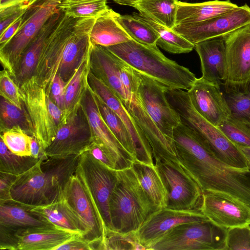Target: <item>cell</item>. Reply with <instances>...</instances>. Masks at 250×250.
<instances>
[{"label":"cell","instance_id":"1","mask_svg":"<svg viewBox=\"0 0 250 250\" xmlns=\"http://www.w3.org/2000/svg\"><path fill=\"white\" fill-rule=\"evenodd\" d=\"M173 140L180 163L202 191L225 192L250 208V170L221 161L199 133L182 123L174 129Z\"/></svg>","mask_w":250,"mask_h":250},{"label":"cell","instance_id":"2","mask_svg":"<svg viewBox=\"0 0 250 250\" xmlns=\"http://www.w3.org/2000/svg\"><path fill=\"white\" fill-rule=\"evenodd\" d=\"M92 71L120 99L143 130L152 148L154 160L179 164L175 144L156 126L141 100L134 69L114 55L99 59Z\"/></svg>","mask_w":250,"mask_h":250},{"label":"cell","instance_id":"3","mask_svg":"<svg viewBox=\"0 0 250 250\" xmlns=\"http://www.w3.org/2000/svg\"><path fill=\"white\" fill-rule=\"evenodd\" d=\"M94 20L76 19L64 13L50 36L34 75L49 95L55 77L66 83L89 54V32Z\"/></svg>","mask_w":250,"mask_h":250},{"label":"cell","instance_id":"4","mask_svg":"<svg viewBox=\"0 0 250 250\" xmlns=\"http://www.w3.org/2000/svg\"><path fill=\"white\" fill-rule=\"evenodd\" d=\"M105 47L134 69L168 88L188 91L197 79L188 68L166 57L157 46L145 45L131 39Z\"/></svg>","mask_w":250,"mask_h":250},{"label":"cell","instance_id":"5","mask_svg":"<svg viewBox=\"0 0 250 250\" xmlns=\"http://www.w3.org/2000/svg\"><path fill=\"white\" fill-rule=\"evenodd\" d=\"M118 180L109 200L111 229L125 233L136 232L158 209L131 167L118 170Z\"/></svg>","mask_w":250,"mask_h":250},{"label":"cell","instance_id":"6","mask_svg":"<svg viewBox=\"0 0 250 250\" xmlns=\"http://www.w3.org/2000/svg\"><path fill=\"white\" fill-rule=\"evenodd\" d=\"M167 99L179 115L181 123L199 133L209 144L216 157L226 164L237 168L249 169L246 160L237 145L203 117L193 106L187 91L167 88Z\"/></svg>","mask_w":250,"mask_h":250},{"label":"cell","instance_id":"7","mask_svg":"<svg viewBox=\"0 0 250 250\" xmlns=\"http://www.w3.org/2000/svg\"><path fill=\"white\" fill-rule=\"evenodd\" d=\"M19 87L23 106L32 124V136L45 149L62 125V111L51 100L35 76Z\"/></svg>","mask_w":250,"mask_h":250},{"label":"cell","instance_id":"8","mask_svg":"<svg viewBox=\"0 0 250 250\" xmlns=\"http://www.w3.org/2000/svg\"><path fill=\"white\" fill-rule=\"evenodd\" d=\"M227 230L209 219L184 223L169 229L148 250H226Z\"/></svg>","mask_w":250,"mask_h":250},{"label":"cell","instance_id":"9","mask_svg":"<svg viewBox=\"0 0 250 250\" xmlns=\"http://www.w3.org/2000/svg\"><path fill=\"white\" fill-rule=\"evenodd\" d=\"M64 0H35L22 16V23L14 36L0 47V61L11 77L22 53L48 20L61 10Z\"/></svg>","mask_w":250,"mask_h":250},{"label":"cell","instance_id":"10","mask_svg":"<svg viewBox=\"0 0 250 250\" xmlns=\"http://www.w3.org/2000/svg\"><path fill=\"white\" fill-rule=\"evenodd\" d=\"M75 174L82 182L105 228L111 229L109 200L118 180V170L109 167L85 150L80 154Z\"/></svg>","mask_w":250,"mask_h":250},{"label":"cell","instance_id":"11","mask_svg":"<svg viewBox=\"0 0 250 250\" xmlns=\"http://www.w3.org/2000/svg\"><path fill=\"white\" fill-rule=\"evenodd\" d=\"M167 195L166 208L176 210H199L202 190L181 165L155 161Z\"/></svg>","mask_w":250,"mask_h":250},{"label":"cell","instance_id":"12","mask_svg":"<svg viewBox=\"0 0 250 250\" xmlns=\"http://www.w3.org/2000/svg\"><path fill=\"white\" fill-rule=\"evenodd\" d=\"M138 92L150 117L161 132L172 143L174 129L181 121L170 104L167 96V87L134 69Z\"/></svg>","mask_w":250,"mask_h":250},{"label":"cell","instance_id":"13","mask_svg":"<svg viewBox=\"0 0 250 250\" xmlns=\"http://www.w3.org/2000/svg\"><path fill=\"white\" fill-rule=\"evenodd\" d=\"M250 24V7L237 6L214 18L192 23L176 25L171 30L191 43L223 36Z\"/></svg>","mask_w":250,"mask_h":250},{"label":"cell","instance_id":"14","mask_svg":"<svg viewBox=\"0 0 250 250\" xmlns=\"http://www.w3.org/2000/svg\"><path fill=\"white\" fill-rule=\"evenodd\" d=\"M42 161L18 175L10 190L12 201L32 207L49 204L61 196L51 176L42 170Z\"/></svg>","mask_w":250,"mask_h":250},{"label":"cell","instance_id":"15","mask_svg":"<svg viewBox=\"0 0 250 250\" xmlns=\"http://www.w3.org/2000/svg\"><path fill=\"white\" fill-rule=\"evenodd\" d=\"M93 142L89 122L81 105L60 127L45 152L49 158H65L81 154Z\"/></svg>","mask_w":250,"mask_h":250},{"label":"cell","instance_id":"16","mask_svg":"<svg viewBox=\"0 0 250 250\" xmlns=\"http://www.w3.org/2000/svg\"><path fill=\"white\" fill-rule=\"evenodd\" d=\"M81 105L89 122L93 142L103 149L112 159L118 170L131 167L135 159L124 148L104 120L95 94L89 85Z\"/></svg>","mask_w":250,"mask_h":250},{"label":"cell","instance_id":"17","mask_svg":"<svg viewBox=\"0 0 250 250\" xmlns=\"http://www.w3.org/2000/svg\"><path fill=\"white\" fill-rule=\"evenodd\" d=\"M199 210L216 225L226 229L250 225V208L224 192L203 190Z\"/></svg>","mask_w":250,"mask_h":250},{"label":"cell","instance_id":"18","mask_svg":"<svg viewBox=\"0 0 250 250\" xmlns=\"http://www.w3.org/2000/svg\"><path fill=\"white\" fill-rule=\"evenodd\" d=\"M88 83L93 92L113 110L124 123L133 141L136 159L148 165H154L152 148L145 133L120 99L90 71L88 76Z\"/></svg>","mask_w":250,"mask_h":250},{"label":"cell","instance_id":"19","mask_svg":"<svg viewBox=\"0 0 250 250\" xmlns=\"http://www.w3.org/2000/svg\"><path fill=\"white\" fill-rule=\"evenodd\" d=\"M208 219L199 210H176L166 207L153 212L136 232L146 250L175 226L184 223Z\"/></svg>","mask_w":250,"mask_h":250},{"label":"cell","instance_id":"20","mask_svg":"<svg viewBox=\"0 0 250 250\" xmlns=\"http://www.w3.org/2000/svg\"><path fill=\"white\" fill-rule=\"evenodd\" d=\"M187 91L196 111L213 125L218 126L230 116L220 85L201 77Z\"/></svg>","mask_w":250,"mask_h":250},{"label":"cell","instance_id":"21","mask_svg":"<svg viewBox=\"0 0 250 250\" xmlns=\"http://www.w3.org/2000/svg\"><path fill=\"white\" fill-rule=\"evenodd\" d=\"M227 80L242 82L250 78V24L224 36Z\"/></svg>","mask_w":250,"mask_h":250},{"label":"cell","instance_id":"22","mask_svg":"<svg viewBox=\"0 0 250 250\" xmlns=\"http://www.w3.org/2000/svg\"><path fill=\"white\" fill-rule=\"evenodd\" d=\"M63 195L87 226L88 233L86 239L93 242L95 250L102 238L105 226L95 211L82 182L75 174L66 185Z\"/></svg>","mask_w":250,"mask_h":250},{"label":"cell","instance_id":"23","mask_svg":"<svg viewBox=\"0 0 250 250\" xmlns=\"http://www.w3.org/2000/svg\"><path fill=\"white\" fill-rule=\"evenodd\" d=\"M63 15L61 10L54 14L24 51L12 77L19 86L34 75L46 43Z\"/></svg>","mask_w":250,"mask_h":250},{"label":"cell","instance_id":"24","mask_svg":"<svg viewBox=\"0 0 250 250\" xmlns=\"http://www.w3.org/2000/svg\"><path fill=\"white\" fill-rule=\"evenodd\" d=\"M194 45L200 59L201 77L210 83L222 85L227 78L223 36L205 40Z\"/></svg>","mask_w":250,"mask_h":250},{"label":"cell","instance_id":"25","mask_svg":"<svg viewBox=\"0 0 250 250\" xmlns=\"http://www.w3.org/2000/svg\"><path fill=\"white\" fill-rule=\"evenodd\" d=\"M30 211L43 221L66 230L81 235L86 239L88 229L73 209L63 195L49 204L30 207Z\"/></svg>","mask_w":250,"mask_h":250},{"label":"cell","instance_id":"26","mask_svg":"<svg viewBox=\"0 0 250 250\" xmlns=\"http://www.w3.org/2000/svg\"><path fill=\"white\" fill-rule=\"evenodd\" d=\"M18 250H55L79 235L53 225L20 229L15 231Z\"/></svg>","mask_w":250,"mask_h":250},{"label":"cell","instance_id":"27","mask_svg":"<svg viewBox=\"0 0 250 250\" xmlns=\"http://www.w3.org/2000/svg\"><path fill=\"white\" fill-rule=\"evenodd\" d=\"M115 13L108 8L95 19L89 32L91 43L108 47L132 39L115 19Z\"/></svg>","mask_w":250,"mask_h":250},{"label":"cell","instance_id":"28","mask_svg":"<svg viewBox=\"0 0 250 250\" xmlns=\"http://www.w3.org/2000/svg\"><path fill=\"white\" fill-rule=\"evenodd\" d=\"M237 6L229 0H214L197 3L179 1L176 25L204 21L227 12Z\"/></svg>","mask_w":250,"mask_h":250},{"label":"cell","instance_id":"29","mask_svg":"<svg viewBox=\"0 0 250 250\" xmlns=\"http://www.w3.org/2000/svg\"><path fill=\"white\" fill-rule=\"evenodd\" d=\"M90 52L81 62L76 71L66 83L63 107L62 125L81 105L87 88L90 71Z\"/></svg>","mask_w":250,"mask_h":250},{"label":"cell","instance_id":"30","mask_svg":"<svg viewBox=\"0 0 250 250\" xmlns=\"http://www.w3.org/2000/svg\"><path fill=\"white\" fill-rule=\"evenodd\" d=\"M50 225L30 211L28 206L12 200L0 203V226L16 230Z\"/></svg>","mask_w":250,"mask_h":250},{"label":"cell","instance_id":"31","mask_svg":"<svg viewBox=\"0 0 250 250\" xmlns=\"http://www.w3.org/2000/svg\"><path fill=\"white\" fill-rule=\"evenodd\" d=\"M131 167L143 189L156 208L158 209L166 207L167 192L155 166L148 165L135 159Z\"/></svg>","mask_w":250,"mask_h":250},{"label":"cell","instance_id":"32","mask_svg":"<svg viewBox=\"0 0 250 250\" xmlns=\"http://www.w3.org/2000/svg\"><path fill=\"white\" fill-rule=\"evenodd\" d=\"M220 87L230 116L250 121V78L238 82L226 81Z\"/></svg>","mask_w":250,"mask_h":250},{"label":"cell","instance_id":"33","mask_svg":"<svg viewBox=\"0 0 250 250\" xmlns=\"http://www.w3.org/2000/svg\"><path fill=\"white\" fill-rule=\"evenodd\" d=\"M178 0H140L134 7L141 14L172 29L176 25Z\"/></svg>","mask_w":250,"mask_h":250},{"label":"cell","instance_id":"34","mask_svg":"<svg viewBox=\"0 0 250 250\" xmlns=\"http://www.w3.org/2000/svg\"><path fill=\"white\" fill-rule=\"evenodd\" d=\"M135 18L140 20L157 33V45L165 51L172 54H182L191 52L195 45L171 29L159 24L141 13H133Z\"/></svg>","mask_w":250,"mask_h":250},{"label":"cell","instance_id":"35","mask_svg":"<svg viewBox=\"0 0 250 250\" xmlns=\"http://www.w3.org/2000/svg\"><path fill=\"white\" fill-rule=\"evenodd\" d=\"M94 94L100 113L106 124L124 148L136 159L133 141L124 123L97 95Z\"/></svg>","mask_w":250,"mask_h":250},{"label":"cell","instance_id":"36","mask_svg":"<svg viewBox=\"0 0 250 250\" xmlns=\"http://www.w3.org/2000/svg\"><path fill=\"white\" fill-rule=\"evenodd\" d=\"M14 127H20L28 135H33L32 124L24 106L19 108L0 96V132Z\"/></svg>","mask_w":250,"mask_h":250},{"label":"cell","instance_id":"37","mask_svg":"<svg viewBox=\"0 0 250 250\" xmlns=\"http://www.w3.org/2000/svg\"><path fill=\"white\" fill-rule=\"evenodd\" d=\"M114 16L132 40L145 45L157 46L158 34L147 24L133 15H121L115 12Z\"/></svg>","mask_w":250,"mask_h":250},{"label":"cell","instance_id":"38","mask_svg":"<svg viewBox=\"0 0 250 250\" xmlns=\"http://www.w3.org/2000/svg\"><path fill=\"white\" fill-rule=\"evenodd\" d=\"M60 7L65 15L76 19H95L109 8L107 0H64Z\"/></svg>","mask_w":250,"mask_h":250},{"label":"cell","instance_id":"39","mask_svg":"<svg viewBox=\"0 0 250 250\" xmlns=\"http://www.w3.org/2000/svg\"><path fill=\"white\" fill-rule=\"evenodd\" d=\"M39 160L31 156H20L13 153L0 138V172L19 175L31 168Z\"/></svg>","mask_w":250,"mask_h":250},{"label":"cell","instance_id":"40","mask_svg":"<svg viewBox=\"0 0 250 250\" xmlns=\"http://www.w3.org/2000/svg\"><path fill=\"white\" fill-rule=\"evenodd\" d=\"M97 250H146L139 242L136 232L121 233L105 228Z\"/></svg>","mask_w":250,"mask_h":250},{"label":"cell","instance_id":"41","mask_svg":"<svg viewBox=\"0 0 250 250\" xmlns=\"http://www.w3.org/2000/svg\"><path fill=\"white\" fill-rule=\"evenodd\" d=\"M217 127L235 145L250 147V121L230 116Z\"/></svg>","mask_w":250,"mask_h":250},{"label":"cell","instance_id":"42","mask_svg":"<svg viewBox=\"0 0 250 250\" xmlns=\"http://www.w3.org/2000/svg\"><path fill=\"white\" fill-rule=\"evenodd\" d=\"M31 136L20 127L0 132V138L7 148L20 156H30Z\"/></svg>","mask_w":250,"mask_h":250},{"label":"cell","instance_id":"43","mask_svg":"<svg viewBox=\"0 0 250 250\" xmlns=\"http://www.w3.org/2000/svg\"><path fill=\"white\" fill-rule=\"evenodd\" d=\"M226 250H250V225L228 229Z\"/></svg>","mask_w":250,"mask_h":250},{"label":"cell","instance_id":"44","mask_svg":"<svg viewBox=\"0 0 250 250\" xmlns=\"http://www.w3.org/2000/svg\"><path fill=\"white\" fill-rule=\"evenodd\" d=\"M0 95L17 107H23L20 87L5 69L0 72Z\"/></svg>","mask_w":250,"mask_h":250},{"label":"cell","instance_id":"45","mask_svg":"<svg viewBox=\"0 0 250 250\" xmlns=\"http://www.w3.org/2000/svg\"><path fill=\"white\" fill-rule=\"evenodd\" d=\"M28 6L16 4L0 8V35L22 16Z\"/></svg>","mask_w":250,"mask_h":250},{"label":"cell","instance_id":"46","mask_svg":"<svg viewBox=\"0 0 250 250\" xmlns=\"http://www.w3.org/2000/svg\"><path fill=\"white\" fill-rule=\"evenodd\" d=\"M66 84V83L60 77H55L49 93L51 100L62 110L64 104Z\"/></svg>","mask_w":250,"mask_h":250},{"label":"cell","instance_id":"47","mask_svg":"<svg viewBox=\"0 0 250 250\" xmlns=\"http://www.w3.org/2000/svg\"><path fill=\"white\" fill-rule=\"evenodd\" d=\"M93 250V242L77 235L57 247L55 250Z\"/></svg>","mask_w":250,"mask_h":250},{"label":"cell","instance_id":"48","mask_svg":"<svg viewBox=\"0 0 250 250\" xmlns=\"http://www.w3.org/2000/svg\"><path fill=\"white\" fill-rule=\"evenodd\" d=\"M18 175L0 172V203L12 200L10 190Z\"/></svg>","mask_w":250,"mask_h":250},{"label":"cell","instance_id":"49","mask_svg":"<svg viewBox=\"0 0 250 250\" xmlns=\"http://www.w3.org/2000/svg\"><path fill=\"white\" fill-rule=\"evenodd\" d=\"M96 159L100 161L107 167L112 169H117L115 162L108 154L97 144L93 143L87 148L86 150Z\"/></svg>","mask_w":250,"mask_h":250},{"label":"cell","instance_id":"50","mask_svg":"<svg viewBox=\"0 0 250 250\" xmlns=\"http://www.w3.org/2000/svg\"><path fill=\"white\" fill-rule=\"evenodd\" d=\"M22 23V17L8 27L0 35V47L9 42L16 34Z\"/></svg>","mask_w":250,"mask_h":250},{"label":"cell","instance_id":"51","mask_svg":"<svg viewBox=\"0 0 250 250\" xmlns=\"http://www.w3.org/2000/svg\"><path fill=\"white\" fill-rule=\"evenodd\" d=\"M30 156L42 161L47 160L49 158L46 153L45 149L42 146L37 140L33 136H31L30 140Z\"/></svg>","mask_w":250,"mask_h":250},{"label":"cell","instance_id":"52","mask_svg":"<svg viewBox=\"0 0 250 250\" xmlns=\"http://www.w3.org/2000/svg\"><path fill=\"white\" fill-rule=\"evenodd\" d=\"M34 0H0V8L16 4L28 6Z\"/></svg>","mask_w":250,"mask_h":250},{"label":"cell","instance_id":"53","mask_svg":"<svg viewBox=\"0 0 250 250\" xmlns=\"http://www.w3.org/2000/svg\"><path fill=\"white\" fill-rule=\"evenodd\" d=\"M237 146L245 157L247 163L248 169L250 170V147L237 145Z\"/></svg>","mask_w":250,"mask_h":250},{"label":"cell","instance_id":"54","mask_svg":"<svg viewBox=\"0 0 250 250\" xmlns=\"http://www.w3.org/2000/svg\"><path fill=\"white\" fill-rule=\"evenodd\" d=\"M116 3L125 5H128L134 7L140 0H112Z\"/></svg>","mask_w":250,"mask_h":250},{"label":"cell","instance_id":"55","mask_svg":"<svg viewBox=\"0 0 250 250\" xmlns=\"http://www.w3.org/2000/svg\"></svg>","mask_w":250,"mask_h":250}]
</instances>
